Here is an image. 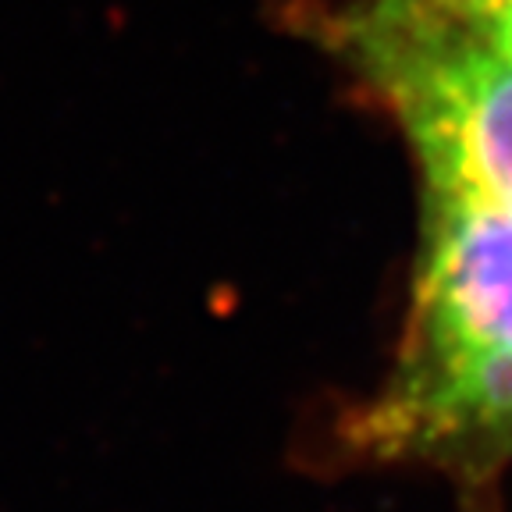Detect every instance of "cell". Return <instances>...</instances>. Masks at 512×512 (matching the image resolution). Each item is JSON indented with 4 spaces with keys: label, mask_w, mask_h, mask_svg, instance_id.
Instances as JSON below:
<instances>
[{
    "label": "cell",
    "mask_w": 512,
    "mask_h": 512,
    "mask_svg": "<svg viewBox=\"0 0 512 512\" xmlns=\"http://www.w3.org/2000/svg\"><path fill=\"white\" fill-rule=\"evenodd\" d=\"M420 210L395 360L338 438L360 463L484 491L512 459V214L441 192H420Z\"/></svg>",
    "instance_id": "6da1fadb"
},
{
    "label": "cell",
    "mask_w": 512,
    "mask_h": 512,
    "mask_svg": "<svg viewBox=\"0 0 512 512\" xmlns=\"http://www.w3.org/2000/svg\"><path fill=\"white\" fill-rule=\"evenodd\" d=\"M512 54V0H399Z\"/></svg>",
    "instance_id": "3957f363"
},
{
    "label": "cell",
    "mask_w": 512,
    "mask_h": 512,
    "mask_svg": "<svg viewBox=\"0 0 512 512\" xmlns=\"http://www.w3.org/2000/svg\"><path fill=\"white\" fill-rule=\"evenodd\" d=\"M288 25L392 118L420 192L512 214V54L399 0H288Z\"/></svg>",
    "instance_id": "7a4b0ae2"
}]
</instances>
